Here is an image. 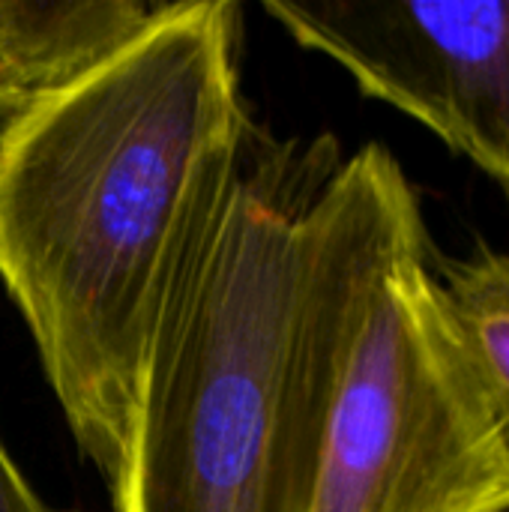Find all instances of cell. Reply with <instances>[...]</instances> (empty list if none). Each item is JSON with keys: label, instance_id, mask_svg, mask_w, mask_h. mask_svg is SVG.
I'll use <instances>...</instances> for the list:
<instances>
[{"label": "cell", "instance_id": "6da1fadb", "mask_svg": "<svg viewBox=\"0 0 509 512\" xmlns=\"http://www.w3.org/2000/svg\"><path fill=\"white\" fill-rule=\"evenodd\" d=\"M255 129L231 0L153 6L0 123V285L108 492Z\"/></svg>", "mask_w": 509, "mask_h": 512}, {"label": "cell", "instance_id": "7a4b0ae2", "mask_svg": "<svg viewBox=\"0 0 509 512\" xmlns=\"http://www.w3.org/2000/svg\"><path fill=\"white\" fill-rule=\"evenodd\" d=\"M378 141L255 129L213 249L153 354L114 512H312L372 282L423 222Z\"/></svg>", "mask_w": 509, "mask_h": 512}, {"label": "cell", "instance_id": "3957f363", "mask_svg": "<svg viewBox=\"0 0 509 512\" xmlns=\"http://www.w3.org/2000/svg\"><path fill=\"white\" fill-rule=\"evenodd\" d=\"M312 512H509V453L426 219L372 282L333 393Z\"/></svg>", "mask_w": 509, "mask_h": 512}, {"label": "cell", "instance_id": "277c9868", "mask_svg": "<svg viewBox=\"0 0 509 512\" xmlns=\"http://www.w3.org/2000/svg\"><path fill=\"white\" fill-rule=\"evenodd\" d=\"M264 12L509 183V0H264Z\"/></svg>", "mask_w": 509, "mask_h": 512}, {"label": "cell", "instance_id": "5b68a950", "mask_svg": "<svg viewBox=\"0 0 509 512\" xmlns=\"http://www.w3.org/2000/svg\"><path fill=\"white\" fill-rule=\"evenodd\" d=\"M153 6L138 0H0V123L132 36Z\"/></svg>", "mask_w": 509, "mask_h": 512}, {"label": "cell", "instance_id": "8992f818", "mask_svg": "<svg viewBox=\"0 0 509 512\" xmlns=\"http://www.w3.org/2000/svg\"><path fill=\"white\" fill-rule=\"evenodd\" d=\"M438 276L509 453V255L486 243L462 258L438 255Z\"/></svg>", "mask_w": 509, "mask_h": 512}, {"label": "cell", "instance_id": "52a82bcc", "mask_svg": "<svg viewBox=\"0 0 509 512\" xmlns=\"http://www.w3.org/2000/svg\"><path fill=\"white\" fill-rule=\"evenodd\" d=\"M0 512H63L45 504L0 441Z\"/></svg>", "mask_w": 509, "mask_h": 512}]
</instances>
